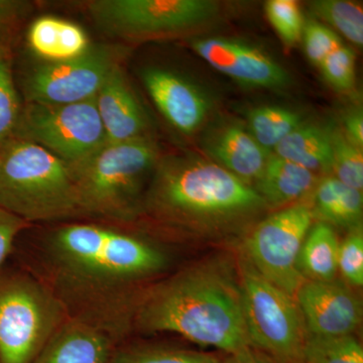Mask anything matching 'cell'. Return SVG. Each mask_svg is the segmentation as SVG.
Here are the masks:
<instances>
[{
    "mask_svg": "<svg viewBox=\"0 0 363 363\" xmlns=\"http://www.w3.org/2000/svg\"><path fill=\"white\" fill-rule=\"evenodd\" d=\"M86 7L100 30L125 40L186 32L217 13L208 0H93Z\"/></svg>",
    "mask_w": 363,
    "mask_h": 363,
    "instance_id": "8",
    "label": "cell"
},
{
    "mask_svg": "<svg viewBox=\"0 0 363 363\" xmlns=\"http://www.w3.org/2000/svg\"><path fill=\"white\" fill-rule=\"evenodd\" d=\"M355 60L354 52L342 45L332 52L319 68L329 84L338 90H350L354 85Z\"/></svg>",
    "mask_w": 363,
    "mask_h": 363,
    "instance_id": "31",
    "label": "cell"
},
{
    "mask_svg": "<svg viewBox=\"0 0 363 363\" xmlns=\"http://www.w3.org/2000/svg\"><path fill=\"white\" fill-rule=\"evenodd\" d=\"M314 219L311 206L305 203L284 208L248 234L241 255L272 285L295 297L306 281L298 257Z\"/></svg>",
    "mask_w": 363,
    "mask_h": 363,
    "instance_id": "10",
    "label": "cell"
},
{
    "mask_svg": "<svg viewBox=\"0 0 363 363\" xmlns=\"http://www.w3.org/2000/svg\"><path fill=\"white\" fill-rule=\"evenodd\" d=\"M317 184L316 174L272 155L255 189L267 206L281 207L293 204L310 194Z\"/></svg>",
    "mask_w": 363,
    "mask_h": 363,
    "instance_id": "19",
    "label": "cell"
},
{
    "mask_svg": "<svg viewBox=\"0 0 363 363\" xmlns=\"http://www.w3.org/2000/svg\"><path fill=\"white\" fill-rule=\"evenodd\" d=\"M159 150L147 138L108 143L77 164L68 166L82 216L128 223L143 213L150 174Z\"/></svg>",
    "mask_w": 363,
    "mask_h": 363,
    "instance_id": "4",
    "label": "cell"
},
{
    "mask_svg": "<svg viewBox=\"0 0 363 363\" xmlns=\"http://www.w3.org/2000/svg\"><path fill=\"white\" fill-rule=\"evenodd\" d=\"M267 20L284 44L293 47L302 39L305 21L298 2L294 0H269L264 4Z\"/></svg>",
    "mask_w": 363,
    "mask_h": 363,
    "instance_id": "29",
    "label": "cell"
},
{
    "mask_svg": "<svg viewBox=\"0 0 363 363\" xmlns=\"http://www.w3.org/2000/svg\"><path fill=\"white\" fill-rule=\"evenodd\" d=\"M313 13L333 26L350 42L363 45L362 7L345 0H319L311 4Z\"/></svg>",
    "mask_w": 363,
    "mask_h": 363,
    "instance_id": "26",
    "label": "cell"
},
{
    "mask_svg": "<svg viewBox=\"0 0 363 363\" xmlns=\"http://www.w3.org/2000/svg\"><path fill=\"white\" fill-rule=\"evenodd\" d=\"M0 208L28 224L82 216L65 162L16 138L0 150Z\"/></svg>",
    "mask_w": 363,
    "mask_h": 363,
    "instance_id": "5",
    "label": "cell"
},
{
    "mask_svg": "<svg viewBox=\"0 0 363 363\" xmlns=\"http://www.w3.org/2000/svg\"><path fill=\"white\" fill-rule=\"evenodd\" d=\"M223 363H272L259 351L250 348L235 354L227 355Z\"/></svg>",
    "mask_w": 363,
    "mask_h": 363,
    "instance_id": "36",
    "label": "cell"
},
{
    "mask_svg": "<svg viewBox=\"0 0 363 363\" xmlns=\"http://www.w3.org/2000/svg\"><path fill=\"white\" fill-rule=\"evenodd\" d=\"M208 149L222 168L247 184L257 181L269 157V152L240 125L223 128Z\"/></svg>",
    "mask_w": 363,
    "mask_h": 363,
    "instance_id": "18",
    "label": "cell"
},
{
    "mask_svg": "<svg viewBox=\"0 0 363 363\" xmlns=\"http://www.w3.org/2000/svg\"><path fill=\"white\" fill-rule=\"evenodd\" d=\"M69 317L40 277L0 269V363H30Z\"/></svg>",
    "mask_w": 363,
    "mask_h": 363,
    "instance_id": "6",
    "label": "cell"
},
{
    "mask_svg": "<svg viewBox=\"0 0 363 363\" xmlns=\"http://www.w3.org/2000/svg\"><path fill=\"white\" fill-rule=\"evenodd\" d=\"M274 155L313 173L332 171L330 133L320 126L301 124L274 147Z\"/></svg>",
    "mask_w": 363,
    "mask_h": 363,
    "instance_id": "21",
    "label": "cell"
},
{
    "mask_svg": "<svg viewBox=\"0 0 363 363\" xmlns=\"http://www.w3.org/2000/svg\"><path fill=\"white\" fill-rule=\"evenodd\" d=\"M95 104L107 143H126L147 138V113L121 66L111 72L98 91Z\"/></svg>",
    "mask_w": 363,
    "mask_h": 363,
    "instance_id": "16",
    "label": "cell"
},
{
    "mask_svg": "<svg viewBox=\"0 0 363 363\" xmlns=\"http://www.w3.org/2000/svg\"><path fill=\"white\" fill-rule=\"evenodd\" d=\"M302 37L306 55L317 67H320L332 52L342 45L340 38L333 30L317 21H309L305 25Z\"/></svg>",
    "mask_w": 363,
    "mask_h": 363,
    "instance_id": "32",
    "label": "cell"
},
{
    "mask_svg": "<svg viewBox=\"0 0 363 363\" xmlns=\"http://www.w3.org/2000/svg\"><path fill=\"white\" fill-rule=\"evenodd\" d=\"M121 343L104 327L69 316L30 363H109Z\"/></svg>",
    "mask_w": 363,
    "mask_h": 363,
    "instance_id": "15",
    "label": "cell"
},
{
    "mask_svg": "<svg viewBox=\"0 0 363 363\" xmlns=\"http://www.w3.org/2000/svg\"><path fill=\"white\" fill-rule=\"evenodd\" d=\"M28 4L18 0H0V45H6L11 30L26 13Z\"/></svg>",
    "mask_w": 363,
    "mask_h": 363,
    "instance_id": "34",
    "label": "cell"
},
{
    "mask_svg": "<svg viewBox=\"0 0 363 363\" xmlns=\"http://www.w3.org/2000/svg\"><path fill=\"white\" fill-rule=\"evenodd\" d=\"M26 227V222L0 208V269L4 267L16 238Z\"/></svg>",
    "mask_w": 363,
    "mask_h": 363,
    "instance_id": "33",
    "label": "cell"
},
{
    "mask_svg": "<svg viewBox=\"0 0 363 363\" xmlns=\"http://www.w3.org/2000/svg\"><path fill=\"white\" fill-rule=\"evenodd\" d=\"M266 206L250 184L220 164L174 157L157 164L143 212L167 225L207 234L230 228Z\"/></svg>",
    "mask_w": 363,
    "mask_h": 363,
    "instance_id": "3",
    "label": "cell"
},
{
    "mask_svg": "<svg viewBox=\"0 0 363 363\" xmlns=\"http://www.w3.org/2000/svg\"><path fill=\"white\" fill-rule=\"evenodd\" d=\"M28 48L44 63H58L75 59L89 49L85 30L73 21L40 16L30 23L26 35Z\"/></svg>",
    "mask_w": 363,
    "mask_h": 363,
    "instance_id": "17",
    "label": "cell"
},
{
    "mask_svg": "<svg viewBox=\"0 0 363 363\" xmlns=\"http://www.w3.org/2000/svg\"><path fill=\"white\" fill-rule=\"evenodd\" d=\"M43 281L69 316L104 327L121 342L131 332L138 297L168 269L164 248L112 225L68 223L40 247Z\"/></svg>",
    "mask_w": 363,
    "mask_h": 363,
    "instance_id": "1",
    "label": "cell"
},
{
    "mask_svg": "<svg viewBox=\"0 0 363 363\" xmlns=\"http://www.w3.org/2000/svg\"><path fill=\"white\" fill-rule=\"evenodd\" d=\"M332 143V171L335 178L357 190L363 188L362 150L351 143L344 133L329 130Z\"/></svg>",
    "mask_w": 363,
    "mask_h": 363,
    "instance_id": "28",
    "label": "cell"
},
{
    "mask_svg": "<svg viewBox=\"0 0 363 363\" xmlns=\"http://www.w3.org/2000/svg\"><path fill=\"white\" fill-rule=\"evenodd\" d=\"M124 52L116 45L91 44L77 58L40 64L26 78V104H72L92 99L121 66Z\"/></svg>",
    "mask_w": 363,
    "mask_h": 363,
    "instance_id": "11",
    "label": "cell"
},
{
    "mask_svg": "<svg viewBox=\"0 0 363 363\" xmlns=\"http://www.w3.org/2000/svg\"><path fill=\"white\" fill-rule=\"evenodd\" d=\"M192 47L215 70L241 84L281 89L290 80L283 67L252 45L233 40L209 38L195 40Z\"/></svg>",
    "mask_w": 363,
    "mask_h": 363,
    "instance_id": "13",
    "label": "cell"
},
{
    "mask_svg": "<svg viewBox=\"0 0 363 363\" xmlns=\"http://www.w3.org/2000/svg\"><path fill=\"white\" fill-rule=\"evenodd\" d=\"M305 363H363V348L353 335L318 337L308 334Z\"/></svg>",
    "mask_w": 363,
    "mask_h": 363,
    "instance_id": "27",
    "label": "cell"
},
{
    "mask_svg": "<svg viewBox=\"0 0 363 363\" xmlns=\"http://www.w3.org/2000/svg\"><path fill=\"white\" fill-rule=\"evenodd\" d=\"M174 333L235 354L252 348L238 272L226 260H204L150 284L138 297L131 331Z\"/></svg>",
    "mask_w": 363,
    "mask_h": 363,
    "instance_id": "2",
    "label": "cell"
},
{
    "mask_svg": "<svg viewBox=\"0 0 363 363\" xmlns=\"http://www.w3.org/2000/svg\"><path fill=\"white\" fill-rule=\"evenodd\" d=\"M14 138L44 147L67 166L83 161L107 143L95 97L72 104H26Z\"/></svg>",
    "mask_w": 363,
    "mask_h": 363,
    "instance_id": "9",
    "label": "cell"
},
{
    "mask_svg": "<svg viewBox=\"0 0 363 363\" xmlns=\"http://www.w3.org/2000/svg\"><path fill=\"white\" fill-rule=\"evenodd\" d=\"M339 245L337 234L329 224L318 222L311 227L298 257V269L306 281H334L338 272Z\"/></svg>",
    "mask_w": 363,
    "mask_h": 363,
    "instance_id": "22",
    "label": "cell"
},
{
    "mask_svg": "<svg viewBox=\"0 0 363 363\" xmlns=\"http://www.w3.org/2000/svg\"><path fill=\"white\" fill-rule=\"evenodd\" d=\"M308 334L318 337L353 335L362 319V304L335 279L306 281L295 296Z\"/></svg>",
    "mask_w": 363,
    "mask_h": 363,
    "instance_id": "12",
    "label": "cell"
},
{
    "mask_svg": "<svg viewBox=\"0 0 363 363\" xmlns=\"http://www.w3.org/2000/svg\"><path fill=\"white\" fill-rule=\"evenodd\" d=\"M312 211L329 225L350 230L362 227V191L345 185L335 177H326L314 189Z\"/></svg>",
    "mask_w": 363,
    "mask_h": 363,
    "instance_id": "20",
    "label": "cell"
},
{
    "mask_svg": "<svg viewBox=\"0 0 363 363\" xmlns=\"http://www.w3.org/2000/svg\"><path fill=\"white\" fill-rule=\"evenodd\" d=\"M224 358L213 353L164 345L118 344L109 363H223Z\"/></svg>",
    "mask_w": 363,
    "mask_h": 363,
    "instance_id": "23",
    "label": "cell"
},
{
    "mask_svg": "<svg viewBox=\"0 0 363 363\" xmlns=\"http://www.w3.org/2000/svg\"><path fill=\"white\" fill-rule=\"evenodd\" d=\"M344 128L348 140L362 150L363 145V116L362 111H355L347 116L344 121Z\"/></svg>",
    "mask_w": 363,
    "mask_h": 363,
    "instance_id": "35",
    "label": "cell"
},
{
    "mask_svg": "<svg viewBox=\"0 0 363 363\" xmlns=\"http://www.w3.org/2000/svg\"><path fill=\"white\" fill-rule=\"evenodd\" d=\"M301 124H303V119L298 112L283 107H257L248 114L250 135L267 152L274 150Z\"/></svg>",
    "mask_w": 363,
    "mask_h": 363,
    "instance_id": "24",
    "label": "cell"
},
{
    "mask_svg": "<svg viewBox=\"0 0 363 363\" xmlns=\"http://www.w3.org/2000/svg\"><path fill=\"white\" fill-rule=\"evenodd\" d=\"M238 272L253 350L272 363H305L308 331L295 297L272 285L243 257Z\"/></svg>",
    "mask_w": 363,
    "mask_h": 363,
    "instance_id": "7",
    "label": "cell"
},
{
    "mask_svg": "<svg viewBox=\"0 0 363 363\" xmlns=\"http://www.w3.org/2000/svg\"><path fill=\"white\" fill-rule=\"evenodd\" d=\"M23 111L14 83L11 52L0 45V150L13 140Z\"/></svg>",
    "mask_w": 363,
    "mask_h": 363,
    "instance_id": "25",
    "label": "cell"
},
{
    "mask_svg": "<svg viewBox=\"0 0 363 363\" xmlns=\"http://www.w3.org/2000/svg\"><path fill=\"white\" fill-rule=\"evenodd\" d=\"M338 272L350 285L363 286V233L362 227L350 230L339 245Z\"/></svg>",
    "mask_w": 363,
    "mask_h": 363,
    "instance_id": "30",
    "label": "cell"
},
{
    "mask_svg": "<svg viewBox=\"0 0 363 363\" xmlns=\"http://www.w3.org/2000/svg\"><path fill=\"white\" fill-rule=\"evenodd\" d=\"M142 79L154 104L176 130L191 135L206 118L208 101L201 91L167 69H145Z\"/></svg>",
    "mask_w": 363,
    "mask_h": 363,
    "instance_id": "14",
    "label": "cell"
}]
</instances>
